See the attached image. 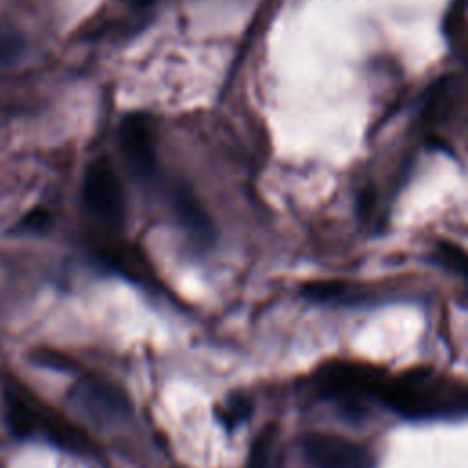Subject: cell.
Wrapping results in <instances>:
<instances>
[{"label": "cell", "instance_id": "1", "mask_svg": "<svg viewBox=\"0 0 468 468\" xmlns=\"http://www.w3.org/2000/svg\"><path fill=\"white\" fill-rule=\"evenodd\" d=\"M0 400L9 430L24 439H42L77 455H93L95 444L68 417L42 400L11 373L0 375Z\"/></svg>", "mask_w": 468, "mask_h": 468}, {"label": "cell", "instance_id": "2", "mask_svg": "<svg viewBox=\"0 0 468 468\" xmlns=\"http://www.w3.org/2000/svg\"><path fill=\"white\" fill-rule=\"evenodd\" d=\"M82 203L86 210L106 227H121L126 216L124 192L108 157L93 159L82 177Z\"/></svg>", "mask_w": 468, "mask_h": 468}, {"label": "cell", "instance_id": "3", "mask_svg": "<svg viewBox=\"0 0 468 468\" xmlns=\"http://www.w3.org/2000/svg\"><path fill=\"white\" fill-rule=\"evenodd\" d=\"M119 150L130 172L141 183H154L159 174L155 132L146 113L126 115L117 128Z\"/></svg>", "mask_w": 468, "mask_h": 468}, {"label": "cell", "instance_id": "4", "mask_svg": "<svg viewBox=\"0 0 468 468\" xmlns=\"http://www.w3.org/2000/svg\"><path fill=\"white\" fill-rule=\"evenodd\" d=\"M71 404L97 426H117L130 417L126 393L102 378L84 377L71 389Z\"/></svg>", "mask_w": 468, "mask_h": 468}, {"label": "cell", "instance_id": "5", "mask_svg": "<svg viewBox=\"0 0 468 468\" xmlns=\"http://www.w3.org/2000/svg\"><path fill=\"white\" fill-rule=\"evenodd\" d=\"M303 452L318 468H375L369 448L335 433L313 431L302 441Z\"/></svg>", "mask_w": 468, "mask_h": 468}, {"label": "cell", "instance_id": "6", "mask_svg": "<svg viewBox=\"0 0 468 468\" xmlns=\"http://www.w3.org/2000/svg\"><path fill=\"white\" fill-rule=\"evenodd\" d=\"M170 208L177 223L197 241H212L214 229L207 210L203 208L197 196L185 183H176L168 192Z\"/></svg>", "mask_w": 468, "mask_h": 468}, {"label": "cell", "instance_id": "7", "mask_svg": "<svg viewBox=\"0 0 468 468\" xmlns=\"http://www.w3.org/2000/svg\"><path fill=\"white\" fill-rule=\"evenodd\" d=\"M97 258L115 272L135 280V282H148L154 278L152 267L148 265L144 254L137 250L133 245L122 243H106L97 249Z\"/></svg>", "mask_w": 468, "mask_h": 468}, {"label": "cell", "instance_id": "8", "mask_svg": "<svg viewBox=\"0 0 468 468\" xmlns=\"http://www.w3.org/2000/svg\"><path fill=\"white\" fill-rule=\"evenodd\" d=\"M437 261L446 267L452 272H457L461 276H464L466 272V256L463 252V249H459L457 245L452 243H439L437 250H435Z\"/></svg>", "mask_w": 468, "mask_h": 468}, {"label": "cell", "instance_id": "9", "mask_svg": "<svg viewBox=\"0 0 468 468\" xmlns=\"http://www.w3.org/2000/svg\"><path fill=\"white\" fill-rule=\"evenodd\" d=\"M22 49V40L11 29L0 27V64H9Z\"/></svg>", "mask_w": 468, "mask_h": 468}, {"label": "cell", "instance_id": "10", "mask_svg": "<svg viewBox=\"0 0 468 468\" xmlns=\"http://www.w3.org/2000/svg\"><path fill=\"white\" fill-rule=\"evenodd\" d=\"M130 5H133L135 9H144L148 5H152L155 0H126Z\"/></svg>", "mask_w": 468, "mask_h": 468}]
</instances>
